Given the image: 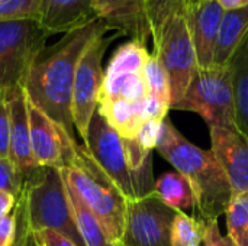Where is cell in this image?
Listing matches in <instances>:
<instances>
[{
  "label": "cell",
  "mask_w": 248,
  "mask_h": 246,
  "mask_svg": "<svg viewBox=\"0 0 248 246\" xmlns=\"http://www.w3.org/2000/svg\"><path fill=\"white\" fill-rule=\"evenodd\" d=\"M33 235L41 246H77L70 239H67L65 236L60 235L54 231H49V229H42V231L33 232Z\"/></svg>",
  "instance_id": "35"
},
{
  "label": "cell",
  "mask_w": 248,
  "mask_h": 246,
  "mask_svg": "<svg viewBox=\"0 0 248 246\" xmlns=\"http://www.w3.org/2000/svg\"><path fill=\"white\" fill-rule=\"evenodd\" d=\"M65 183V181H64ZM67 196L71 204V212L76 220V226L84 241L86 246H115L109 239L106 231L103 229L99 219L93 215V212L84 204L80 196L65 183Z\"/></svg>",
  "instance_id": "21"
},
{
  "label": "cell",
  "mask_w": 248,
  "mask_h": 246,
  "mask_svg": "<svg viewBox=\"0 0 248 246\" xmlns=\"http://www.w3.org/2000/svg\"><path fill=\"white\" fill-rule=\"evenodd\" d=\"M203 246H238L228 235H222L218 220L208 222L203 236Z\"/></svg>",
  "instance_id": "33"
},
{
  "label": "cell",
  "mask_w": 248,
  "mask_h": 246,
  "mask_svg": "<svg viewBox=\"0 0 248 246\" xmlns=\"http://www.w3.org/2000/svg\"><path fill=\"white\" fill-rule=\"evenodd\" d=\"M26 246H39L38 241H36V238H35V235H33V232H32V229H31V233H29V238H28Z\"/></svg>",
  "instance_id": "38"
},
{
  "label": "cell",
  "mask_w": 248,
  "mask_h": 246,
  "mask_svg": "<svg viewBox=\"0 0 248 246\" xmlns=\"http://www.w3.org/2000/svg\"><path fill=\"white\" fill-rule=\"evenodd\" d=\"M51 35L36 20L0 22V87L23 86L26 74Z\"/></svg>",
  "instance_id": "7"
},
{
  "label": "cell",
  "mask_w": 248,
  "mask_h": 246,
  "mask_svg": "<svg viewBox=\"0 0 248 246\" xmlns=\"http://www.w3.org/2000/svg\"><path fill=\"white\" fill-rule=\"evenodd\" d=\"M28 99V97H26ZM31 149L38 167L67 168L73 164L77 141L46 113L28 100Z\"/></svg>",
  "instance_id": "11"
},
{
  "label": "cell",
  "mask_w": 248,
  "mask_h": 246,
  "mask_svg": "<svg viewBox=\"0 0 248 246\" xmlns=\"http://www.w3.org/2000/svg\"><path fill=\"white\" fill-rule=\"evenodd\" d=\"M155 151L185 175L196 196L198 217L215 222L227 213L231 200L228 177L212 151L202 149L187 141L169 117L161 125Z\"/></svg>",
  "instance_id": "2"
},
{
  "label": "cell",
  "mask_w": 248,
  "mask_h": 246,
  "mask_svg": "<svg viewBox=\"0 0 248 246\" xmlns=\"http://www.w3.org/2000/svg\"><path fill=\"white\" fill-rule=\"evenodd\" d=\"M205 229L206 222L198 216L177 212L171 229V246H202Z\"/></svg>",
  "instance_id": "24"
},
{
  "label": "cell",
  "mask_w": 248,
  "mask_h": 246,
  "mask_svg": "<svg viewBox=\"0 0 248 246\" xmlns=\"http://www.w3.org/2000/svg\"><path fill=\"white\" fill-rule=\"evenodd\" d=\"M42 0H0V22L39 20Z\"/></svg>",
  "instance_id": "28"
},
{
  "label": "cell",
  "mask_w": 248,
  "mask_h": 246,
  "mask_svg": "<svg viewBox=\"0 0 248 246\" xmlns=\"http://www.w3.org/2000/svg\"><path fill=\"white\" fill-rule=\"evenodd\" d=\"M10 149V115L6 88L0 87V158H9Z\"/></svg>",
  "instance_id": "31"
},
{
  "label": "cell",
  "mask_w": 248,
  "mask_h": 246,
  "mask_svg": "<svg viewBox=\"0 0 248 246\" xmlns=\"http://www.w3.org/2000/svg\"><path fill=\"white\" fill-rule=\"evenodd\" d=\"M225 10L217 0H199L189 6L186 22L196 51L198 67H214V52Z\"/></svg>",
  "instance_id": "13"
},
{
  "label": "cell",
  "mask_w": 248,
  "mask_h": 246,
  "mask_svg": "<svg viewBox=\"0 0 248 246\" xmlns=\"http://www.w3.org/2000/svg\"><path fill=\"white\" fill-rule=\"evenodd\" d=\"M109 30H112L110 26L97 19L65 33L58 42L45 45L35 57L23 81L22 87L28 100L61 125L73 138L71 94L77 65L90 43Z\"/></svg>",
  "instance_id": "1"
},
{
  "label": "cell",
  "mask_w": 248,
  "mask_h": 246,
  "mask_svg": "<svg viewBox=\"0 0 248 246\" xmlns=\"http://www.w3.org/2000/svg\"><path fill=\"white\" fill-rule=\"evenodd\" d=\"M196 1H199V0H190V4H193V3H196Z\"/></svg>",
  "instance_id": "39"
},
{
  "label": "cell",
  "mask_w": 248,
  "mask_h": 246,
  "mask_svg": "<svg viewBox=\"0 0 248 246\" xmlns=\"http://www.w3.org/2000/svg\"><path fill=\"white\" fill-rule=\"evenodd\" d=\"M32 232L54 231L77 246H86L71 212L65 183L58 168L39 167L23 181Z\"/></svg>",
  "instance_id": "4"
},
{
  "label": "cell",
  "mask_w": 248,
  "mask_h": 246,
  "mask_svg": "<svg viewBox=\"0 0 248 246\" xmlns=\"http://www.w3.org/2000/svg\"><path fill=\"white\" fill-rule=\"evenodd\" d=\"M202 246H203V245H202Z\"/></svg>",
  "instance_id": "41"
},
{
  "label": "cell",
  "mask_w": 248,
  "mask_h": 246,
  "mask_svg": "<svg viewBox=\"0 0 248 246\" xmlns=\"http://www.w3.org/2000/svg\"><path fill=\"white\" fill-rule=\"evenodd\" d=\"M219 3V6L228 12V10H237V9H241V7H246L248 6V0H217Z\"/></svg>",
  "instance_id": "37"
},
{
  "label": "cell",
  "mask_w": 248,
  "mask_h": 246,
  "mask_svg": "<svg viewBox=\"0 0 248 246\" xmlns=\"http://www.w3.org/2000/svg\"><path fill=\"white\" fill-rule=\"evenodd\" d=\"M144 1H145V3H147V1H148V0H144Z\"/></svg>",
  "instance_id": "40"
},
{
  "label": "cell",
  "mask_w": 248,
  "mask_h": 246,
  "mask_svg": "<svg viewBox=\"0 0 248 246\" xmlns=\"http://www.w3.org/2000/svg\"><path fill=\"white\" fill-rule=\"evenodd\" d=\"M225 216L228 236L238 246H248V193L231 196Z\"/></svg>",
  "instance_id": "25"
},
{
  "label": "cell",
  "mask_w": 248,
  "mask_h": 246,
  "mask_svg": "<svg viewBox=\"0 0 248 246\" xmlns=\"http://www.w3.org/2000/svg\"><path fill=\"white\" fill-rule=\"evenodd\" d=\"M164 120H148L145 122L138 135H137V141L148 151H155V146L158 144L160 139V133H161V125Z\"/></svg>",
  "instance_id": "32"
},
{
  "label": "cell",
  "mask_w": 248,
  "mask_h": 246,
  "mask_svg": "<svg viewBox=\"0 0 248 246\" xmlns=\"http://www.w3.org/2000/svg\"><path fill=\"white\" fill-rule=\"evenodd\" d=\"M93 7L97 17L112 30L144 43L151 36L144 0H93Z\"/></svg>",
  "instance_id": "15"
},
{
  "label": "cell",
  "mask_w": 248,
  "mask_h": 246,
  "mask_svg": "<svg viewBox=\"0 0 248 246\" xmlns=\"http://www.w3.org/2000/svg\"><path fill=\"white\" fill-rule=\"evenodd\" d=\"M248 35V6L228 10L221 20L217 46L214 52V65H227Z\"/></svg>",
  "instance_id": "17"
},
{
  "label": "cell",
  "mask_w": 248,
  "mask_h": 246,
  "mask_svg": "<svg viewBox=\"0 0 248 246\" xmlns=\"http://www.w3.org/2000/svg\"><path fill=\"white\" fill-rule=\"evenodd\" d=\"M119 35V32H115L110 36L105 33L96 38L86 49L77 65L71 94V116L74 129L78 132L83 142L87 136L90 120L99 107V99L105 80L102 65L105 52L110 42Z\"/></svg>",
  "instance_id": "8"
},
{
  "label": "cell",
  "mask_w": 248,
  "mask_h": 246,
  "mask_svg": "<svg viewBox=\"0 0 248 246\" xmlns=\"http://www.w3.org/2000/svg\"><path fill=\"white\" fill-rule=\"evenodd\" d=\"M155 194L176 212L196 209V196L189 180L177 171H169L155 181Z\"/></svg>",
  "instance_id": "20"
},
{
  "label": "cell",
  "mask_w": 248,
  "mask_h": 246,
  "mask_svg": "<svg viewBox=\"0 0 248 246\" xmlns=\"http://www.w3.org/2000/svg\"><path fill=\"white\" fill-rule=\"evenodd\" d=\"M171 109L195 112L209 128H237L230 65L198 68L185 96Z\"/></svg>",
  "instance_id": "5"
},
{
  "label": "cell",
  "mask_w": 248,
  "mask_h": 246,
  "mask_svg": "<svg viewBox=\"0 0 248 246\" xmlns=\"http://www.w3.org/2000/svg\"><path fill=\"white\" fill-rule=\"evenodd\" d=\"M211 151L224 168L231 194L248 193V138L238 128H209Z\"/></svg>",
  "instance_id": "12"
},
{
  "label": "cell",
  "mask_w": 248,
  "mask_h": 246,
  "mask_svg": "<svg viewBox=\"0 0 248 246\" xmlns=\"http://www.w3.org/2000/svg\"><path fill=\"white\" fill-rule=\"evenodd\" d=\"M142 101H129L124 99L100 100L97 112L119 133L121 138L135 139L144 125Z\"/></svg>",
  "instance_id": "18"
},
{
  "label": "cell",
  "mask_w": 248,
  "mask_h": 246,
  "mask_svg": "<svg viewBox=\"0 0 248 246\" xmlns=\"http://www.w3.org/2000/svg\"><path fill=\"white\" fill-rule=\"evenodd\" d=\"M176 213L155 193L128 200L124 232L115 246H171Z\"/></svg>",
  "instance_id": "9"
},
{
  "label": "cell",
  "mask_w": 248,
  "mask_h": 246,
  "mask_svg": "<svg viewBox=\"0 0 248 246\" xmlns=\"http://www.w3.org/2000/svg\"><path fill=\"white\" fill-rule=\"evenodd\" d=\"M10 115V149L9 159L15 164L23 180L39 168L31 149V132L28 116V99L22 86L6 88Z\"/></svg>",
  "instance_id": "14"
},
{
  "label": "cell",
  "mask_w": 248,
  "mask_h": 246,
  "mask_svg": "<svg viewBox=\"0 0 248 246\" xmlns=\"http://www.w3.org/2000/svg\"><path fill=\"white\" fill-rule=\"evenodd\" d=\"M142 74H144L150 96L163 101L167 106H171V93H170L169 77H167L161 62L153 52L144 67Z\"/></svg>",
  "instance_id": "27"
},
{
  "label": "cell",
  "mask_w": 248,
  "mask_h": 246,
  "mask_svg": "<svg viewBox=\"0 0 248 246\" xmlns=\"http://www.w3.org/2000/svg\"><path fill=\"white\" fill-rule=\"evenodd\" d=\"M23 175L9 158H0V190L17 197L23 188Z\"/></svg>",
  "instance_id": "29"
},
{
  "label": "cell",
  "mask_w": 248,
  "mask_h": 246,
  "mask_svg": "<svg viewBox=\"0 0 248 246\" xmlns=\"http://www.w3.org/2000/svg\"><path fill=\"white\" fill-rule=\"evenodd\" d=\"M62 180L80 196L116 245L122 236L128 199L92 158L84 145H77L74 161L60 170Z\"/></svg>",
  "instance_id": "3"
},
{
  "label": "cell",
  "mask_w": 248,
  "mask_h": 246,
  "mask_svg": "<svg viewBox=\"0 0 248 246\" xmlns=\"http://www.w3.org/2000/svg\"><path fill=\"white\" fill-rule=\"evenodd\" d=\"M83 145L122 194L128 200L137 199L135 181L125 142L97 110L90 120Z\"/></svg>",
  "instance_id": "10"
},
{
  "label": "cell",
  "mask_w": 248,
  "mask_h": 246,
  "mask_svg": "<svg viewBox=\"0 0 248 246\" xmlns=\"http://www.w3.org/2000/svg\"><path fill=\"white\" fill-rule=\"evenodd\" d=\"M190 0H148L145 3V17L151 38L174 14L187 12Z\"/></svg>",
  "instance_id": "26"
},
{
  "label": "cell",
  "mask_w": 248,
  "mask_h": 246,
  "mask_svg": "<svg viewBox=\"0 0 248 246\" xmlns=\"http://www.w3.org/2000/svg\"><path fill=\"white\" fill-rule=\"evenodd\" d=\"M148 87L142 72H125L116 75H106L100 93V100L124 99L129 101H142L148 97Z\"/></svg>",
  "instance_id": "22"
},
{
  "label": "cell",
  "mask_w": 248,
  "mask_h": 246,
  "mask_svg": "<svg viewBox=\"0 0 248 246\" xmlns=\"http://www.w3.org/2000/svg\"><path fill=\"white\" fill-rule=\"evenodd\" d=\"M150 55L151 52H148L144 42L131 39L115 51L108 68L105 70V74L116 75L125 72H142Z\"/></svg>",
  "instance_id": "23"
},
{
  "label": "cell",
  "mask_w": 248,
  "mask_h": 246,
  "mask_svg": "<svg viewBox=\"0 0 248 246\" xmlns=\"http://www.w3.org/2000/svg\"><path fill=\"white\" fill-rule=\"evenodd\" d=\"M97 19L93 0H42L38 23L49 35H65Z\"/></svg>",
  "instance_id": "16"
},
{
  "label": "cell",
  "mask_w": 248,
  "mask_h": 246,
  "mask_svg": "<svg viewBox=\"0 0 248 246\" xmlns=\"http://www.w3.org/2000/svg\"><path fill=\"white\" fill-rule=\"evenodd\" d=\"M228 65L232 74L237 128L248 138V35L231 57Z\"/></svg>",
  "instance_id": "19"
},
{
  "label": "cell",
  "mask_w": 248,
  "mask_h": 246,
  "mask_svg": "<svg viewBox=\"0 0 248 246\" xmlns=\"http://www.w3.org/2000/svg\"><path fill=\"white\" fill-rule=\"evenodd\" d=\"M16 236V215L13 213L0 217V246H10Z\"/></svg>",
  "instance_id": "34"
},
{
  "label": "cell",
  "mask_w": 248,
  "mask_h": 246,
  "mask_svg": "<svg viewBox=\"0 0 248 246\" xmlns=\"http://www.w3.org/2000/svg\"><path fill=\"white\" fill-rule=\"evenodd\" d=\"M153 54L158 58L169 77L173 106L185 96L199 68L186 14L177 13L171 16L153 36Z\"/></svg>",
  "instance_id": "6"
},
{
  "label": "cell",
  "mask_w": 248,
  "mask_h": 246,
  "mask_svg": "<svg viewBox=\"0 0 248 246\" xmlns=\"http://www.w3.org/2000/svg\"><path fill=\"white\" fill-rule=\"evenodd\" d=\"M16 206V197L7 191L0 190V217L13 213Z\"/></svg>",
  "instance_id": "36"
},
{
  "label": "cell",
  "mask_w": 248,
  "mask_h": 246,
  "mask_svg": "<svg viewBox=\"0 0 248 246\" xmlns=\"http://www.w3.org/2000/svg\"><path fill=\"white\" fill-rule=\"evenodd\" d=\"M15 215H16V236L10 246H26L29 233H31V225H29L28 203H26V196H25L23 188L20 194L16 197Z\"/></svg>",
  "instance_id": "30"
}]
</instances>
